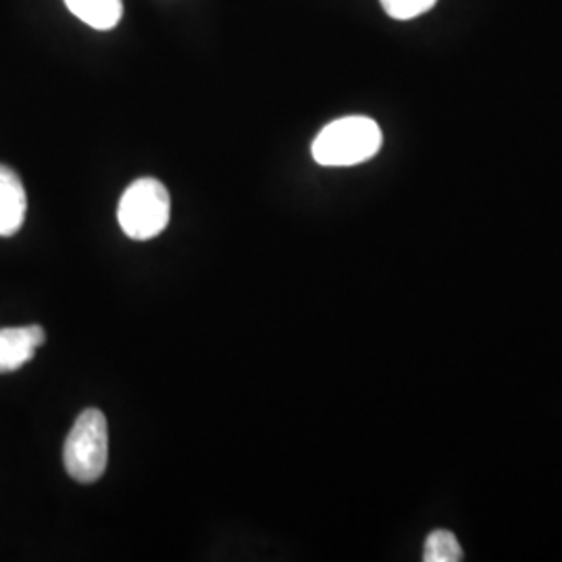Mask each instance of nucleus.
I'll return each instance as SVG.
<instances>
[{
    "label": "nucleus",
    "instance_id": "2",
    "mask_svg": "<svg viewBox=\"0 0 562 562\" xmlns=\"http://www.w3.org/2000/svg\"><path fill=\"white\" fill-rule=\"evenodd\" d=\"M109 461L106 419L99 408H86L74 423L65 446L63 462L67 473L80 483L101 480Z\"/></svg>",
    "mask_w": 562,
    "mask_h": 562
},
{
    "label": "nucleus",
    "instance_id": "6",
    "mask_svg": "<svg viewBox=\"0 0 562 562\" xmlns=\"http://www.w3.org/2000/svg\"><path fill=\"white\" fill-rule=\"evenodd\" d=\"M67 9L94 30H113L123 15L121 0H65Z\"/></svg>",
    "mask_w": 562,
    "mask_h": 562
},
{
    "label": "nucleus",
    "instance_id": "5",
    "mask_svg": "<svg viewBox=\"0 0 562 562\" xmlns=\"http://www.w3.org/2000/svg\"><path fill=\"white\" fill-rule=\"evenodd\" d=\"M27 213V194L20 176L0 165V238H11L21 229Z\"/></svg>",
    "mask_w": 562,
    "mask_h": 562
},
{
    "label": "nucleus",
    "instance_id": "8",
    "mask_svg": "<svg viewBox=\"0 0 562 562\" xmlns=\"http://www.w3.org/2000/svg\"><path fill=\"white\" fill-rule=\"evenodd\" d=\"M438 0H382L383 9L394 20H415L429 11Z\"/></svg>",
    "mask_w": 562,
    "mask_h": 562
},
{
    "label": "nucleus",
    "instance_id": "7",
    "mask_svg": "<svg viewBox=\"0 0 562 562\" xmlns=\"http://www.w3.org/2000/svg\"><path fill=\"white\" fill-rule=\"evenodd\" d=\"M462 548L452 531L438 529L427 536L423 561L425 562H459L462 561Z\"/></svg>",
    "mask_w": 562,
    "mask_h": 562
},
{
    "label": "nucleus",
    "instance_id": "3",
    "mask_svg": "<svg viewBox=\"0 0 562 562\" xmlns=\"http://www.w3.org/2000/svg\"><path fill=\"white\" fill-rule=\"evenodd\" d=\"M171 199L161 181L136 180L121 196L117 220L125 236L132 240H150L169 223Z\"/></svg>",
    "mask_w": 562,
    "mask_h": 562
},
{
    "label": "nucleus",
    "instance_id": "4",
    "mask_svg": "<svg viewBox=\"0 0 562 562\" xmlns=\"http://www.w3.org/2000/svg\"><path fill=\"white\" fill-rule=\"evenodd\" d=\"M46 340L41 325L7 327L0 329V373L18 371L25 362L34 359L36 348Z\"/></svg>",
    "mask_w": 562,
    "mask_h": 562
},
{
    "label": "nucleus",
    "instance_id": "1",
    "mask_svg": "<svg viewBox=\"0 0 562 562\" xmlns=\"http://www.w3.org/2000/svg\"><path fill=\"white\" fill-rule=\"evenodd\" d=\"M382 130L369 117H341L325 125L313 142V159L323 167H350L373 159L382 148Z\"/></svg>",
    "mask_w": 562,
    "mask_h": 562
}]
</instances>
